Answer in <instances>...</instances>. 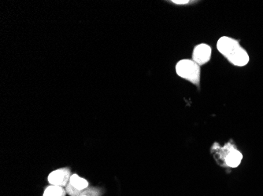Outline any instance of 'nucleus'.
I'll return each instance as SVG.
<instances>
[{
	"mask_svg": "<svg viewBox=\"0 0 263 196\" xmlns=\"http://www.w3.org/2000/svg\"><path fill=\"white\" fill-rule=\"evenodd\" d=\"M217 48L224 57L235 66H245L249 62V55L239 42L230 37H221L217 43Z\"/></svg>",
	"mask_w": 263,
	"mask_h": 196,
	"instance_id": "f257e3e1",
	"label": "nucleus"
},
{
	"mask_svg": "<svg viewBox=\"0 0 263 196\" xmlns=\"http://www.w3.org/2000/svg\"><path fill=\"white\" fill-rule=\"evenodd\" d=\"M221 157L225 165L231 168L238 167L243 159L242 153L231 143L227 144L222 148Z\"/></svg>",
	"mask_w": 263,
	"mask_h": 196,
	"instance_id": "7ed1b4c3",
	"label": "nucleus"
},
{
	"mask_svg": "<svg viewBox=\"0 0 263 196\" xmlns=\"http://www.w3.org/2000/svg\"><path fill=\"white\" fill-rule=\"evenodd\" d=\"M69 184L73 185L76 189L80 190V191L87 189L88 187H89V182L86 180L82 178V177L76 175V174L71 175L70 180H69Z\"/></svg>",
	"mask_w": 263,
	"mask_h": 196,
	"instance_id": "423d86ee",
	"label": "nucleus"
},
{
	"mask_svg": "<svg viewBox=\"0 0 263 196\" xmlns=\"http://www.w3.org/2000/svg\"><path fill=\"white\" fill-rule=\"evenodd\" d=\"M173 3H174L175 4H179V5H183V4H189V0H180V1H178V0H173Z\"/></svg>",
	"mask_w": 263,
	"mask_h": 196,
	"instance_id": "6e6552de",
	"label": "nucleus"
},
{
	"mask_svg": "<svg viewBox=\"0 0 263 196\" xmlns=\"http://www.w3.org/2000/svg\"><path fill=\"white\" fill-rule=\"evenodd\" d=\"M66 191L60 186L50 185L46 188L43 196H66Z\"/></svg>",
	"mask_w": 263,
	"mask_h": 196,
	"instance_id": "0eeeda50",
	"label": "nucleus"
},
{
	"mask_svg": "<svg viewBox=\"0 0 263 196\" xmlns=\"http://www.w3.org/2000/svg\"><path fill=\"white\" fill-rule=\"evenodd\" d=\"M82 196H87V195H82Z\"/></svg>",
	"mask_w": 263,
	"mask_h": 196,
	"instance_id": "1a4fd4ad",
	"label": "nucleus"
},
{
	"mask_svg": "<svg viewBox=\"0 0 263 196\" xmlns=\"http://www.w3.org/2000/svg\"><path fill=\"white\" fill-rule=\"evenodd\" d=\"M176 72L180 77L193 84H199L200 81V66L193 60L183 59L176 66Z\"/></svg>",
	"mask_w": 263,
	"mask_h": 196,
	"instance_id": "f03ea898",
	"label": "nucleus"
},
{
	"mask_svg": "<svg viewBox=\"0 0 263 196\" xmlns=\"http://www.w3.org/2000/svg\"><path fill=\"white\" fill-rule=\"evenodd\" d=\"M70 171L68 168L59 169L50 173L48 176V181L52 185L66 186L70 180Z\"/></svg>",
	"mask_w": 263,
	"mask_h": 196,
	"instance_id": "39448f33",
	"label": "nucleus"
},
{
	"mask_svg": "<svg viewBox=\"0 0 263 196\" xmlns=\"http://www.w3.org/2000/svg\"><path fill=\"white\" fill-rule=\"evenodd\" d=\"M212 47L204 43L196 46L192 53V60L199 66L206 64L212 57Z\"/></svg>",
	"mask_w": 263,
	"mask_h": 196,
	"instance_id": "20e7f679",
	"label": "nucleus"
}]
</instances>
